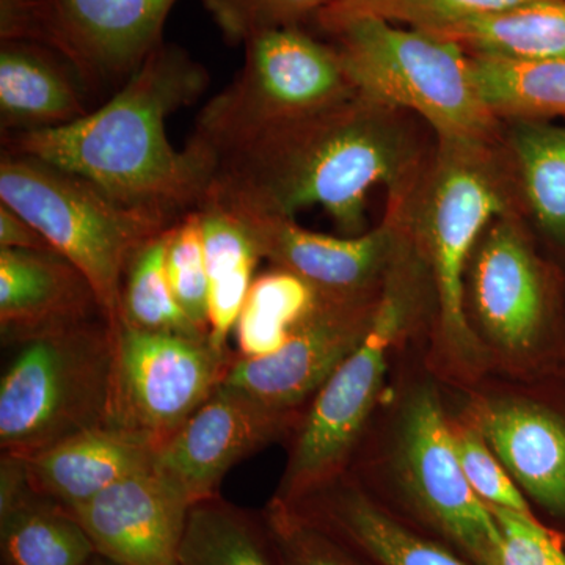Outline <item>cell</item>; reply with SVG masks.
<instances>
[{"mask_svg":"<svg viewBox=\"0 0 565 565\" xmlns=\"http://www.w3.org/2000/svg\"><path fill=\"white\" fill-rule=\"evenodd\" d=\"M207 84L188 51L163 41L102 107L61 128L3 136L2 152L51 163L129 206L181 221L206 196L212 163L191 148L174 150L166 120Z\"/></svg>","mask_w":565,"mask_h":565,"instance_id":"1","label":"cell"},{"mask_svg":"<svg viewBox=\"0 0 565 565\" xmlns=\"http://www.w3.org/2000/svg\"><path fill=\"white\" fill-rule=\"evenodd\" d=\"M411 141L384 107L348 102L259 134L214 161L210 192L234 206L294 218L322 207L345 236L363 234L367 192L399 184Z\"/></svg>","mask_w":565,"mask_h":565,"instance_id":"2","label":"cell"},{"mask_svg":"<svg viewBox=\"0 0 565 565\" xmlns=\"http://www.w3.org/2000/svg\"><path fill=\"white\" fill-rule=\"evenodd\" d=\"M332 36L359 98L426 118L445 145L481 147L493 111L476 88L470 57L459 44L418 29L404 31L373 14L316 18Z\"/></svg>","mask_w":565,"mask_h":565,"instance_id":"3","label":"cell"},{"mask_svg":"<svg viewBox=\"0 0 565 565\" xmlns=\"http://www.w3.org/2000/svg\"><path fill=\"white\" fill-rule=\"evenodd\" d=\"M0 203L35 226L88 278L114 330L134 255L177 223L129 206L77 174L9 152L0 159Z\"/></svg>","mask_w":565,"mask_h":565,"instance_id":"4","label":"cell"},{"mask_svg":"<svg viewBox=\"0 0 565 565\" xmlns=\"http://www.w3.org/2000/svg\"><path fill=\"white\" fill-rule=\"evenodd\" d=\"M0 379V448L29 457L102 426L109 404L114 329L90 319L29 338Z\"/></svg>","mask_w":565,"mask_h":565,"instance_id":"5","label":"cell"},{"mask_svg":"<svg viewBox=\"0 0 565 565\" xmlns=\"http://www.w3.org/2000/svg\"><path fill=\"white\" fill-rule=\"evenodd\" d=\"M244 47L243 68L203 107L188 143L212 172L222 152L355 96L332 44L302 28L259 33Z\"/></svg>","mask_w":565,"mask_h":565,"instance_id":"6","label":"cell"},{"mask_svg":"<svg viewBox=\"0 0 565 565\" xmlns=\"http://www.w3.org/2000/svg\"><path fill=\"white\" fill-rule=\"evenodd\" d=\"M415 307L414 278L401 270L390 275L362 344L338 366L300 419L274 501L296 503L343 476Z\"/></svg>","mask_w":565,"mask_h":565,"instance_id":"7","label":"cell"},{"mask_svg":"<svg viewBox=\"0 0 565 565\" xmlns=\"http://www.w3.org/2000/svg\"><path fill=\"white\" fill-rule=\"evenodd\" d=\"M178 0H0V40L51 47L88 95L115 92L163 43Z\"/></svg>","mask_w":565,"mask_h":565,"instance_id":"8","label":"cell"},{"mask_svg":"<svg viewBox=\"0 0 565 565\" xmlns=\"http://www.w3.org/2000/svg\"><path fill=\"white\" fill-rule=\"evenodd\" d=\"M234 356L210 340L118 323L104 424L161 448L222 385Z\"/></svg>","mask_w":565,"mask_h":565,"instance_id":"9","label":"cell"},{"mask_svg":"<svg viewBox=\"0 0 565 565\" xmlns=\"http://www.w3.org/2000/svg\"><path fill=\"white\" fill-rule=\"evenodd\" d=\"M397 452L419 519L471 564L497 565L500 527L465 476L452 426L433 390H418L405 404Z\"/></svg>","mask_w":565,"mask_h":565,"instance_id":"10","label":"cell"},{"mask_svg":"<svg viewBox=\"0 0 565 565\" xmlns=\"http://www.w3.org/2000/svg\"><path fill=\"white\" fill-rule=\"evenodd\" d=\"M503 210V196L479 158V147L445 145L424 196L419 226L437 288L441 333L465 362L478 356L463 308L465 266L476 241Z\"/></svg>","mask_w":565,"mask_h":565,"instance_id":"11","label":"cell"},{"mask_svg":"<svg viewBox=\"0 0 565 565\" xmlns=\"http://www.w3.org/2000/svg\"><path fill=\"white\" fill-rule=\"evenodd\" d=\"M377 299H333L319 294L318 305L285 345L263 359L234 356L222 385L256 403L299 414L370 330Z\"/></svg>","mask_w":565,"mask_h":565,"instance_id":"12","label":"cell"},{"mask_svg":"<svg viewBox=\"0 0 565 565\" xmlns=\"http://www.w3.org/2000/svg\"><path fill=\"white\" fill-rule=\"evenodd\" d=\"M297 419L221 385L156 451L154 468L193 505L221 494L230 470L299 426Z\"/></svg>","mask_w":565,"mask_h":565,"instance_id":"13","label":"cell"},{"mask_svg":"<svg viewBox=\"0 0 565 565\" xmlns=\"http://www.w3.org/2000/svg\"><path fill=\"white\" fill-rule=\"evenodd\" d=\"M191 508L152 463L71 512L111 564L180 565Z\"/></svg>","mask_w":565,"mask_h":565,"instance_id":"14","label":"cell"},{"mask_svg":"<svg viewBox=\"0 0 565 565\" xmlns=\"http://www.w3.org/2000/svg\"><path fill=\"white\" fill-rule=\"evenodd\" d=\"M225 204L250 228L263 258L296 274L323 297L370 296L371 286L393 255L390 226L360 236L334 237L308 232L294 218Z\"/></svg>","mask_w":565,"mask_h":565,"instance_id":"15","label":"cell"},{"mask_svg":"<svg viewBox=\"0 0 565 565\" xmlns=\"http://www.w3.org/2000/svg\"><path fill=\"white\" fill-rule=\"evenodd\" d=\"M106 318L88 278L57 252L0 248V334L29 338Z\"/></svg>","mask_w":565,"mask_h":565,"instance_id":"16","label":"cell"},{"mask_svg":"<svg viewBox=\"0 0 565 565\" xmlns=\"http://www.w3.org/2000/svg\"><path fill=\"white\" fill-rule=\"evenodd\" d=\"M341 478L296 503L282 505L370 565H475L446 542L414 530L359 486Z\"/></svg>","mask_w":565,"mask_h":565,"instance_id":"17","label":"cell"},{"mask_svg":"<svg viewBox=\"0 0 565 565\" xmlns=\"http://www.w3.org/2000/svg\"><path fill=\"white\" fill-rule=\"evenodd\" d=\"M475 307L487 337L509 353L533 345L542 316L541 274L511 221H494L475 262Z\"/></svg>","mask_w":565,"mask_h":565,"instance_id":"18","label":"cell"},{"mask_svg":"<svg viewBox=\"0 0 565 565\" xmlns=\"http://www.w3.org/2000/svg\"><path fill=\"white\" fill-rule=\"evenodd\" d=\"M156 451L150 441L102 424L22 459L33 492L74 511L150 468Z\"/></svg>","mask_w":565,"mask_h":565,"instance_id":"19","label":"cell"},{"mask_svg":"<svg viewBox=\"0 0 565 565\" xmlns=\"http://www.w3.org/2000/svg\"><path fill=\"white\" fill-rule=\"evenodd\" d=\"M473 426L520 489L553 514H565V422L525 401H484Z\"/></svg>","mask_w":565,"mask_h":565,"instance_id":"20","label":"cell"},{"mask_svg":"<svg viewBox=\"0 0 565 565\" xmlns=\"http://www.w3.org/2000/svg\"><path fill=\"white\" fill-rule=\"evenodd\" d=\"M79 74L58 52L35 41L0 40V129L10 134L61 128L90 111Z\"/></svg>","mask_w":565,"mask_h":565,"instance_id":"21","label":"cell"},{"mask_svg":"<svg viewBox=\"0 0 565 565\" xmlns=\"http://www.w3.org/2000/svg\"><path fill=\"white\" fill-rule=\"evenodd\" d=\"M196 211L202 221L210 278V341L217 351L232 352L228 340L255 281L263 253L243 218L211 192Z\"/></svg>","mask_w":565,"mask_h":565,"instance_id":"22","label":"cell"},{"mask_svg":"<svg viewBox=\"0 0 565 565\" xmlns=\"http://www.w3.org/2000/svg\"><path fill=\"white\" fill-rule=\"evenodd\" d=\"M426 33L452 41L473 55L514 62L564 61L565 0H535Z\"/></svg>","mask_w":565,"mask_h":565,"instance_id":"23","label":"cell"},{"mask_svg":"<svg viewBox=\"0 0 565 565\" xmlns=\"http://www.w3.org/2000/svg\"><path fill=\"white\" fill-rule=\"evenodd\" d=\"M96 555L77 516L33 490L0 512V565H88Z\"/></svg>","mask_w":565,"mask_h":565,"instance_id":"24","label":"cell"},{"mask_svg":"<svg viewBox=\"0 0 565 565\" xmlns=\"http://www.w3.org/2000/svg\"><path fill=\"white\" fill-rule=\"evenodd\" d=\"M180 565H281V561L266 516L217 494L189 511Z\"/></svg>","mask_w":565,"mask_h":565,"instance_id":"25","label":"cell"},{"mask_svg":"<svg viewBox=\"0 0 565 565\" xmlns=\"http://www.w3.org/2000/svg\"><path fill=\"white\" fill-rule=\"evenodd\" d=\"M318 300L315 288L281 267L256 277L234 327L236 355L263 359L280 351Z\"/></svg>","mask_w":565,"mask_h":565,"instance_id":"26","label":"cell"},{"mask_svg":"<svg viewBox=\"0 0 565 565\" xmlns=\"http://www.w3.org/2000/svg\"><path fill=\"white\" fill-rule=\"evenodd\" d=\"M479 96L494 114L520 120L565 117L564 61L514 62L471 55Z\"/></svg>","mask_w":565,"mask_h":565,"instance_id":"27","label":"cell"},{"mask_svg":"<svg viewBox=\"0 0 565 565\" xmlns=\"http://www.w3.org/2000/svg\"><path fill=\"white\" fill-rule=\"evenodd\" d=\"M172 228L156 236L134 255L122 281L120 322L147 332L210 340L178 303L167 274Z\"/></svg>","mask_w":565,"mask_h":565,"instance_id":"28","label":"cell"},{"mask_svg":"<svg viewBox=\"0 0 565 565\" xmlns=\"http://www.w3.org/2000/svg\"><path fill=\"white\" fill-rule=\"evenodd\" d=\"M512 141L535 217L546 232L565 237V126L522 120Z\"/></svg>","mask_w":565,"mask_h":565,"instance_id":"29","label":"cell"},{"mask_svg":"<svg viewBox=\"0 0 565 565\" xmlns=\"http://www.w3.org/2000/svg\"><path fill=\"white\" fill-rule=\"evenodd\" d=\"M167 274L178 303L189 319L210 337V278L204 256L199 211L189 212L172 226Z\"/></svg>","mask_w":565,"mask_h":565,"instance_id":"30","label":"cell"},{"mask_svg":"<svg viewBox=\"0 0 565 565\" xmlns=\"http://www.w3.org/2000/svg\"><path fill=\"white\" fill-rule=\"evenodd\" d=\"M204 10L232 46L247 43L259 33L300 28L318 18L333 0H200Z\"/></svg>","mask_w":565,"mask_h":565,"instance_id":"31","label":"cell"},{"mask_svg":"<svg viewBox=\"0 0 565 565\" xmlns=\"http://www.w3.org/2000/svg\"><path fill=\"white\" fill-rule=\"evenodd\" d=\"M263 514L281 565H370L286 505L270 501Z\"/></svg>","mask_w":565,"mask_h":565,"instance_id":"32","label":"cell"},{"mask_svg":"<svg viewBox=\"0 0 565 565\" xmlns=\"http://www.w3.org/2000/svg\"><path fill=\"white\" fill-rule=\"evenodd\" d=\"M457 456L475 493L490 508L533 515L512 476L473 424L452 426Z\"/></svg>","mask_w":565,"mask_h":565,"instance_id":"33","label":"cell"},{"mask_svg":"<svg viewBox=\"0 0 565 565\" xmlns=\"http://www.w3.org/2000/svg\"><path fill=\"white\" fill-rule=\"evenodd\" d=\"M530 2L535 0H379L348 14H373L386 21L408 22L418 31L435 32ZM321 14L348 17V14Z\"/></svg>","mask_w":565,"mask_h":565,"instance_id":"34","label":"cell"},{"mask_svg":"<svg viewBox=\"0 0 565 565\" xmlns=\"http://www.w3.org/2000/svg\"><path fill=\"white\" fill-rule=\"evenodd\" d=\"M501 533L497 565H565V552L534 515L490 508Z\"/></svg>","mask_w":565,"mask_h":565,"instance_id":"35","label":"cell"},{"mask_svg":"<svg viewBox=\"0 0 565 565\" xmlns=\"http://www.w3.org/2000/svg\"><path fill=\"white\" fill-rule=\"evenodd\" d=\"M0 248L55 252L35 226L2 203H0Z\"/></svg>","mask_w":565,"mask_h":565,"instance_id":"36","label":"cell"},{"mask_svg":"<svg viewBox=\"0 0 565 565\" xmlns=\"http://www.w3.org/2000/svg\"><path fill=\"white\" fill-rule=\"evenodd\" d=\"M379 2V0H333L327 9H323L321 13L327 14H348L353 11L364 9V7L371 6V3ZM319 13V14H321Z\"/></svg>","mask_w":565,"mask_h":565,"instance_id":"37","label":"cell"},{"mask_svg":"<svg viewBox=\"0 0 565 565\" xmlns=\"http://www.w3.org/2000/svg\"><path fill=\"white\" fill-rule=\"evenodd\" d=\"M88 565H115L111 564L110 561L104 559L103 556L96 555L95 559L92 561Z\"/></svg>","mask_w":565,"mask_h":565,"instance_id":"38","label":"cell"}]
</instances>
